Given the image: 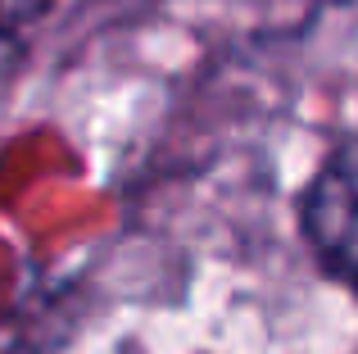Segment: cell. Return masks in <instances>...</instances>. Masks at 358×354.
<instances>
[{
  "label": "cell",
  "mask_w": 358,
  "mask_h": 354,
  "mask_svg": "<svg viewBox=\"0 0 358 354\" xmlns=\"http://www.w3.org/2000/svg\"><path fill=\"white\" fill-rule=\"evenodd\" d=\"M299 222L317 264L358 295V141H345L313 173Z\"/></svg>",
  "instance_id": "cell-1"
},
{
  "label": "cell",
  "mask_w": 358,
  "mask_h": 354,
  "mask_svg": "<svg viewBox=\"0 0 358 354\" xmlns=\"http://www.w3.org/2000/svg\"><path fill=\"white\" fill-rule=\"evenodd\" d=\"M55 0H0V36H14L18 27L36 23Z\"/></svg>",
  "instance_id": "cell-2"
},
{
  "label": "cell",
  "mask_w": 358,
  "mask_h": 354,
  "mask_svg": "<svg viewBox=\"0 0 358 354\" xmlns=\"http://www.w3.org/2000/svg\"><path fill=\"white\" fill-rule=\"evenodd\" d=\"M0 55H14V36H0Z\"/></svg>",
  "instance_id": "cell-3"
}]
</instances>
